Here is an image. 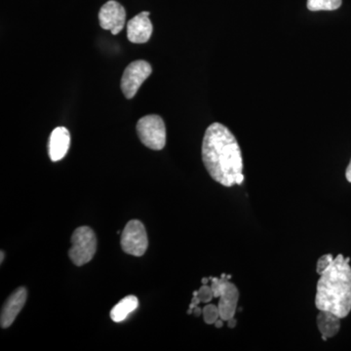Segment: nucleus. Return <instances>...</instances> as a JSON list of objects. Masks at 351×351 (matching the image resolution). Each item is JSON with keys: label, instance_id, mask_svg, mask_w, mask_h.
Segmentation results:
<instances>
[{"label": "nucleus", "instance_id": "7ed1b4c3", "mask_svg": "<svg viewBox=\"0 0 351 351\" xmlns=\"http://www.w3.org/2000/svg\"><path fill=\"white\" fill-rule=\"evenodd\" d=\"M97 251V237L88 226L76 228L71 237L69 257L76 267H82L94 258Z\"/></svg>", "mask_w": 351, "mask_h": 351}, {"label": "nucleus", "instance_id": "6e6552de", "mask_svg": "<svg viewBox=\"0 0 351 351\" xmlns=\"http://www.w3.org/2000/svg\"><path fill=\"white\" fill-rule=\"evenodd\" d=\"M27 291L25 287L16 289L15 291L9 295L1 309V315H0V325L3 329L10 327L17 317L18 314L22 311L25 301H27Z\"/></svg>", "mask_w": 351, "mask_h": 351}, {"label": "nucleus", "instance_id": "2eb2a0df", "mask_svg": "<svg viewBox=\"0 0 351 351\" xmlns=\"http://www.w3.org/2000/svg\"><path fill=\"white\" fill-rule=\"evenodd\" d=\"M203 318H204L205 323L208 325L215 324L219 317V307L215 304H208V306L203 307Z\"/></svg>", "mask_w": 351, "mask_h": 351}, {"label": "nucleus", "instance_id": "f257e3e1", "mask_svg": "<svg viewBox=\"0 0 351 351\" xmlns=\"http://www.w3.org/2000/svg\"><path fill=\"white\" fill-rule=\"evenodd\" d=\"M202 160L212 179L226 188L237 184V177L243 170L241 149L237 138L228 127L217 122L205 132Z\"/></svg>", "mask_w": 351, "mask_h": 351}, {"label": "nucleus", "instance_id": "f3484780", "mask_svg": "<svg viewBox=\"0 0 351 351\" xmlns=\"http://www.w3.org/2000/svg\"><path fill=\"white\" fill-rule=\"evenodd\" d=\"M332 254H327V255L322 256L318 260L317 265H316V271L321 276L323 272L326 271L329 269L330 265H332V261H334Z\"/></svg>", "mask_w": 351, "mask_h": 351}, {"label": "nucleus", "instance_id": "5701e85b", "mask_svg": "<svg viewBox=\"0 0 351 351\" xmlns=\"http://www.w3.org/2000/svg\"><path fill=\"white\" fill-rule=\"evenodd\" d=\"M209 281L210 278H203L202 280H201V283H202V285H207Z\"/></svg>", "mask_w": 351, "mask_h": 351}, {"label": "nucleus", "instance_id": "4be33fe9", "mask_svg": "<svg viewBox=\"0 0 351 351\" xmlns=\"http://www.w3.org/2000/svg\"><path fill=\"white\" fill-rule=\"evenodd\" d=\"M243 181H244V175L243 174H240L239 176V177H237V184H241L242 182H243Z\"/></svg>", "mask_w": 351, "mask_h": 351}, {"label": "nucleus", "instance_id": "f03ea898", "mask_svg": "<svg viewBox=\"0 0 351 351\" xmlns=\"http://www.w3.org/2000/svg\"><path fill=\"white\" fill-rule=\"evenodd\" d=\"M350 258L337 256L316 286L315 306L345 318L351 311Z\"/></svg>", "mask_w": 351, "mask_h": 351}, {"label": "nucleus", "instance_id": "aec40b11", "mask_svg": "<svg viewBox=\"0 0 351 351\" xmlns=\"http://www.w3.org/2000/svg\"><path fill=\"white\" fill-rule=\"evenodd\" d=\"M346 180H348V182H351V160L350 165L348 166V169H346Z\"/></svg>", "mask_w": 351, "mask_h": 351}, {"label": "nucleus", "instance_id": "412c9836", "mask_svg": "<svg viewBox=\"0 0 351 351\" xmlns=\"http://www.w3.org/2000/svg\"><path fill=\"white\" fill-rule=\"evenodd\" d=\"M223 321L225 320L221 319V318H219V319L215 322V326L218 328V329H221V328L223 326Z\"/></svg>", "mask_w": 351, "mask_h": 351}, {"label": "nucleus", "instance_id": "4468645a", "mask_svg": "<svg viewBox=\"0 0 351 351\" xmlns=\"http://www.w3.org/2000/svg\"><path fill=\"white\" fill-rule=\"evenodd\" d=\"M341 5V0H307V8L311 11L337 10Z\"/></svg>", "mask_w": 351, "mask_h": 351}, {"label": "nucleus", "instance_id": "9d476101", "mask_svg": "<svg viewBox=\"0 0 351 351\" xmlns=\"http://www.w3.org/2000/svg\"><path fill=\"white\" fill-rule=\"evenodd\" d=\"M226 279L225 285L219 295V317L228 321L234 317L239 300V291L237 286Z\"/></svg>", "mask_w": 351, "mask_h": 351}, {"label": "nucleus", "instance_id": "a211bd4d", "mask_svg": "<svg viewBox=\"0 0 351 351\" xmlns=\"http://www.w3.org/2000/svg\"><path fill=\"white\" fill-rule=\"evenodd\" d=\"M193 315L196 316V317H199L201 314H203V309L200 308L199 306H195L193 311Z\"/></svg>", "mask_w": 351, "mask_h": 351}, {"label": "nucleus", "instance_id": "6ab92c4d", "mask_svg": "<svg viewBox=\"0 0 351 351\" xmlns=\"http://www.w3.org/2000/svg\"><path fill=\"white\" fill-rule=\"evenodd\" d=\"M237 324V321L235 319L234 317L232 318V319L228 320V328H230V329H233V328H235Z\"/></svg>", "mask_w": 351, "mask_h": 351}, {"label": "nucleus", "instance_id": "0eeeda50", "mask_svg": "<svg viewBox=\"0 0 351 351\" xmlns=\"http://www.w3.org/2000/svg\"><path fill=\"white\" fill-rule=\"evenodd\" d=\"M126 12L124 7L114 0H110L101 7L99 21L104 29L110 31L117 36L125 25Z\"/></svg>", "mask_w": 351, "mask_h": 351}, {"label": "nucleus", "instance_id": "20e7f679", "mask_svg": "<svg viewBox=\"0 0 351 351\" xmlns=\"http://www.w3.org/2000/svg\"><path fill=\"white\" fill-rule=\"evenodd\" d=\"M137 133L141 142L149 149L161 151L165 147V124L158 115H147L138 120Z\"/></svg>", "mask_w": 351, "mask_h": 351}, {"label": "nucleus", "instance_id": "1a4fd4ad", "mask_svg": "<svg viewBox=\"0 0 351 351\" xmlns=\"http://www.w3.org/2000/svg\"><path fill=\"white\" fill-rule=\"evenodd\" d=\"M149 12L138 14L127 24V38L132 43L143 44L151 38L154 27L149 20Z\"/></svg>", "mask_w": 351, "mask_h": 351}, {"label": "nucleus", "instance_id": "423d86ee", "mask_svg": "<svg viewBox=\"0 0 351 351\" xmlns=\"http://www.w3.org/2000/svg\"><path fill=\"white\" fill-rule=\"evenodd\" d=\"M152 69L147 62L135 61L127 66L121 78V90L127 99L134 98L145 80L152 75Z\"/></svg>", "mask_w": 351, "mask_h": 351}, {"label": "nucleus", "instance_id": "b1692460", "mask_svg": "<svg viewBox=\"0 0 351 351\" xmlns=\"http://www.w3.org/2000/svg\"><path fill=\"white\" fill-rule=\"evenodd\" d=\"M3 256H4V254H3V252H1V260H0V262H3Z\"/></svg>", "mask_w": 351, "mask_h": 351}, {"label": "nucleus", "instance_id": "9b49d317", "mask_svg": "<svg viewBox=\"0 0 351 351\" xmlns=\"http://www.w3.org/2000/svg\"><path fill=\"white\" fill-rule=\"evenodd\" d=\"M71 145V135L64 127H57L51 133L48 152L53 162L62 160L68 154Z\"/></svg>", "mask_w": 351, "mask_h": 351}, {"label": "nucleus", "instance_id": "dca6fc26", "mask_svg": "<svg viewBox=\"0 0 351 351\" xmlns=\"http://www.w3.org/2000/svg\"><path fill=\"white\" fill-rule=\"evenodd\" d=\"M197 297L200 302H204V304L211 302L214 299V293L211 286L208 284L201 286L199 290L197 291Z\"/></svg>", "mask_w": 351, "mask_h": 351}, {"label": "nucleus", "instance_id": "f8f14e48", "mask_svg": "<svg viewBox=\"0 0 351 351\" xmlns=\"http://www.w3.org/2000/svg\"><path fill=\"white\" fill-rule=\"evenodd\" d=\"M341 319L330 311H319L317 315V327L323 337L332 338L341 329Z\"/></svg>", "mask_w": 351, "mask_h": 351}, {"label": "nucleus", "instance_id": "ddd939ff", "mask_svg": "<svg viewBox=\"0 0 351 351\" xmlns=\"http://www.w3.org/2000/svg\"><path fill=\"white\" fill-rule=\"evenodd\" d=\"M138 300L135 295H127L121 301L112 307L110 311V318L114 322H122L128 317L129 314L135 311L138 308Z\"/></svg>", "mask_w": 351, "mask_h": 351}, {"label": "nucleus", "instance_id": "39448f33", "mask_svg": "<svg viewBox=\"0 0 351 351\" xmlns=\"http://www.w3.org/2000/svg\"><path fill=\"white\" fill-rule=\"evenodd\" d=\"M122 250L129 255L142 257L149 247L147 232L142 221L132 219L121 233L120 240Z\"/></svg>", "mask_w": 351, "mask_h": 351}]
</instances>
